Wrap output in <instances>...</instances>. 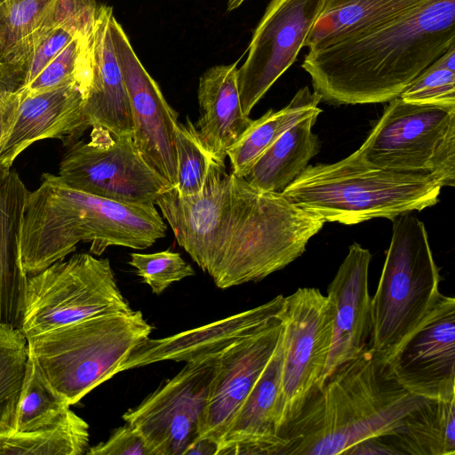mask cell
Returning <instances> with one entry per match:
<instances>
[{
    "mask_svg": "<svg viewBox=\"0 0 455 455\" xmlns=\"http://www.w3.org/2000/svg\"><path fill=\"white\" fill-rule=\"evenodd\" d=\"M152 330L139 310L100 314L27 338L28 353L71 406L116 375Z\"/></svg>",
    "mask_w": 455,
    "mask_h": 455,
    "instance_id": "obj_6",
    "label": "cell"
},
{
    "mask_svg": "<svg viewBox=\"0 0 455 455\" xmlns=\"http://www.w3.org/2000/svg\"><path fill=\"white\" fill-rule=\"evenodd\" d=\"M348 455L398 454L396 450L383 438H372L361 442L348 450Z\"/></svg>",
    "mask_w": 455,
    "mask_h": 455,
    "instance_id": "obj_39",
    "label": "cell"
},
{
    "mask_svg": "<svg viewBox=\"0 0 455 455\" xmlns=\"http://www.w3.org/2000/svg\"><path fill=\"white\" fill-rule=\"evenodd\" d=\"M69 409L66 399L51 386L29 355L11 430L26 432L50 426Z\"/></svg>",
    "mask_w": 455,
    "mask_h": 455,
    "instance_id": "obj_31",
    "label": "cell"
},
{
    "mask_svg": "<svg viewBox=\"0 0 455 455\" xmlns=\"http://www.w3.org/2000/svg\"><path fill=\"white\" fill-rule=\"evenodd\" d=\"M19 102V91L0 104V141L9 128Z\"/></svg>",
    "mask_w": 455,
    "mask_h": 455,
    "instance_id": "obj_40",
    "label": "cell"
},
{
    "mask_svg": "<svg viewBox=\"0 0 455 455\" xmlns=\"http://www.w3.org/2000/svg\"><path fill=\"white\" fill-rule=\"evenodd\" d=\"M155 204H132L94 196L44 173L25 205L20 255L28 275L74 252L80 242L101 255L109 246L144 250L166 235Z\"/></svg>",
    "mask_w": 455,
    "mask_h": 455,
    "instance_id": "obj_3",
    "label": "cell"
},
{
    "mask_svg": "<svg viewBox=\"0 0 455 455\" xmlns=\"http://www.w3.org/2000/svg\"><path fill=\"white\" fill-rule=\"evenodd\" d=\"M411 394L433 400L455 397V299L441 295L424 323L388 362Z\"/></svg>",
    "mask_w": 455,
    "mask_h": 455,
    "instance_id": "obj_15",
    "label": "cell"
},
{
    "mask_svg": "<svg viewBox=\"0 0 455 455\" xmlns=\"http://www.w3.org/2000/svg\"><path fill=\"white\" fill-rule=\"evenodd\" d=\"M317 117L310 116L287 130L263 152L243 179L260 191L283 192L319 152V139L312 131Z\"/></svg>",
    "mask_w": 455,
    "mask_h": 455,
    "instance_id": "obj_26",
    "label": "cell"
},
{
    "mask_svg": "<svg viewBox=\"0 0 455 455\" xmlns=\"http://www.w3.org/2000/svg\"><path fill=\"white\" fill-rule=\"evenodd\" d=\"M92 30L81 31L70 26H60L43 31L34 41L24 64L23 88L30 84L45 65L74 37Z\"/></svg>",
    "mask_w": 455,
    "mask_h": 455,
    "instance_id": "obj_37",
    "label": "cell"
},
{
    "mask_svg": "<svg viewBox=\"0 0 455 455\" xmlns=\"http://www.w3.org/2000/svg\"><path fill=\"white\" fill-rule=\"evenodd\" d=\"M4 0H0V4L3 2Z\"/></svg>",
    "mask_w": 455,
    "mask_h": 455,
    "instance_id": "obj_43",
    "label": "cell"
},
{
    "mask_svg": "<svg viewBox=\"0 0 455 455\" xmlns=\"http://www.w3.org/2000/svg\"><path fill=\"white\" fill-rule=\"evenodd\" d=\"M443 186L434 177L380 169L357 150L333 164L307 165L282 194L325 222L355 225L435 205Z\"/></svg>",
    "mask_w": 455,
    "mask_h": 455,
    "instance_id": "obj_5",
    "label": "cell"
},
{
    "mask_svg": "<svg viewBox=\"0 0 455 455\" xmlns=\"http://www.w3.org/2000/svg\"><path fill=\"white\" fill-rule=\"evenodd\" d=\"M218 355L188 362L172 379L123 415L151 455H187L198 441Z\"/></svg>",
    "mask_w": 455,
    "mask_h": 455,
    "instance_id": "obj_12",
    "label": "cell"
},
{
    "mask_svg": "<svg viewBox=\"0 0 455 455\" xmlns=\"http://www.w3.org/2000/svg\"><path fill=\"white\" fill-rule=\"evenodd\" d=\"M371 259L368 249L352 243L328 286L327 297L333 309L332 339L322 384L338 366L359 355L369 346L372 328Z\"/></svg>",
    "mask_w": 455,
    "mask_h": 455,
    "instance_id": "obj_20",
    "label": "cell"
},
{
    "mask_svg": "<svg viewBox=\"0 0 455 455\" xmlns=\"http://www.w3.org/2000/svg\"><path fill=\"white\" fill-rule=\"evenodd\" d=\"M129 264L152 292L160 295L172 283L196 275L179 252L169 250L154 253H131Z\"/></svg>",
    "mask_w": 455,
    "mask_h": 455,
    "instance_id": "obj_36",
    "label": "cell"
},
{
    "mask_svg": "<svg viewBox=\"0 0 455 455\" xmlns=\"http://www.w3.org/2000/svg\"><path fill=\"white\" fill-rule=\"evenodd\" d=\"M92 31L74 37L21 90L37 92L77 83L89 92L92 78Z\"/></svg>",
    "mask_w": 455,
    "mask_h": 455,
    "instance_id": "obj_33",
    "label": "cell"
},
{
    "mask_svg": "<svg viewBox=\"0 0 455 455\" xmlns=\"http://www.w3.org/2000/svg\"><path fill=\"white\" fill-rule=\"evenodd\" d=\"M110 5L100 4L92 37V78L83 106L86 129L100 127L115 136H132L129 97L111 36Z\"/></svg>",
    "mask_w": 455,
    "mask_h": 455,
    "instance_id": "obj_21",
    "label": "cell"
},
{
    "mask_svg": "<svg viewBox=\"0 0 455 455\" xmlns=\"http://www.w3.org/2000/svg\"><path fill=\"white\" fill-rule=\"evenodd\" d=\"M174 145L177 164L174 188L183 196L197 194L203 188L212 157L202 144L189 117L184 123L176 124Z\"/></svg>",
    "mask_w": 455,
    "mask_h": 455,
    "instance_id": "obj_34",
    "label": "cell"
},
{
    "mask_svg": "<svg viewBox=\"0 0 455 455\" xmlns=\"http://www.w3.org/2000/svg\"><path fill=\"white\" fill-rule=\"evenodd\" d=\"M398 454H455V397L427 399L394 435L383 437Z\"/></svg>",
    "mask_w": 455,
    "mask_h": 455,
    "instance_id": "obj_28",
    "label": "cell"
},
{
    "mask_svg": "<svg viewBox=\"0 0 455 455\" xmlns=\"http://www.w3.org/2000/svg\"><path fill=\"white\" fill-rule=\"evenodd\" d=\"M28 189L20 175L0 166V321L20 328L25 285L20 236Z\"/></svg>",
    "mask_w": 455,
    "mask_h": 455,
    "instance_id": "obj_24",
    "label": "cell"
},
{
    "mask_svg": "<svg viewBox=\"0 0 455 455\" xmlns=\"http://www.w3.org/2000/svg\"><path fill=\"white\" fill-rule=\"evenodd\" d=\"M321 96L307 86L299 89L283 108L269 109L253 120L243 136L229 148L228 157L231 172L245 177L263 152L282 134L303 119L320 115Z\"/></svg>",
    "mask_w": 455,
    "mask_h": 455,
    "instance_id": "obj_27",
    "label": "cell"
},
{
    "mask_svg": "<svg viewBox=\"0 0 455 455\" xmlns=\"http://www.w3.org/2000/svg\"><path fill=\"white\" fill-rule=\"evenodd\" d=\"M325 0H271L256 26L247 57L237 69L241 105L249 116L294 63Z\"/></svg>",
    "mask_w": 455,
    "mask_h": 455,
    "instance_id": "obj_13",
    "label": "cell"
},
{
    "mask_svg": "<svg viewBox=\"0 0 455 455\" xmlns=\"http://www.w3.org/2000/svg\"><path fill=\"white\" fill-rule=\"evenodd\" d=\"M427 399L403 388L369 346L338 366L283 430L280 455H338L394 435Z\"/></svg>",
    "mask_w": 455,
    "mask_h": 455,
    "instance_id": "obj_2",
    "label": "cell"
},
{
    "mask_svg": "<svg viewBox=\"0 0 455 455\" xmlns=\"http://www.w3.org/2000/svg\"><path fill=\"white\" fill-rule=\"evenodd\" d=\"M28 356L20 329L0 321V433L12 427Z\"/></svg>",
    "mask_w": 455,
    "mask_h": 455,
    "instance_id": "obj_32",
    "label": "cell"
},
{
    "mask_svg": "<svg viewBox=\"0 0 455 455\" xmlns=\"http://www.w3.org/2000/svg\"><path fill=\"white\" fill-rule=\"evenodd\" d=\"M86 454L151 455V452L140 433L132 426L125 423L116 428L105 442L89 447Z\"/></svg>",
    "mask_w": 455,
    "mask_h": 455,
    "instance_id": "obj_38",
    "label": "cell"
},
{
    "mask_svg": "<svg viewBox=\"0 0 455 455\" xmlns=\"http://www.w3.org/2000/svg\"><path fill=\"white\" fill-rule=\"evenodd\" d=\"M283 296L208 324L161 339L140 342L116 374L163 361L193 362L220 355L235 342L264 329L282 307Z\"/></svg>",
    "mask_w": 455,
    "mask_h": 455,
    "instance_id": "obj_19",
    "label": "cell"
},
{
    "mask_svg": "<svg viewBox=\"0 0 455 455\" xmlns=\"http://www.w3.org/2000/svg\"><path fill=\"white\" fill-rule=\"evenodd\" d=\"M246 0H228L227 12H230L240 7Z\"/></svg>",
    "mask_w": 455,
    "mask_h": 455,
    "instance_id": "obj_42",
    "label": "cell"
},
{
    "mask_svg": "<svg viewBox=\"0 0 455 455\" xmlns=\"http://www.w3.org/2000/svg\"><path fill=\"white\" fill-rule=\"evenodd\" d=\"M278 318L283 361L275 422L280 437L322 385L332 339V305L318 289L299 288L283 297Z\"/></svg>",
    "mask_w": 455,
    "mask_h": 455,
    "instance_id": "obj_10",
    "label": "cell"
},
{
    "mask_svg": "<svg viewBox=\"0 0 455 455\" xmlns=\"http://www.w3.org/2000/svg\"><path fill=\"white\" fill-rule=\"evenodd\" d=\"M155 204L180 246L206 272L231 208V177L225 163L212 160L197 194L183 196L172 187Z\"/></svg>",
    "mask_w": 455,
    "mask_h": 455,
    "instance_id": "obj_17",
    "label": "cell"
},
{
    "mask_svg": "<svg viewBox=\"0 0 455 455\" xmlns=\"http://www.w3.org/2000/svg\"><path fill=\"white\" fill-rule=\"evenodd\" d=\"M87 93L77 83L37 92L20 90L15 115L0 141V166L11 168L20 153L41 140L74 143L87 130L82 114Z\"/></svg>",
    "mask_w": 455,
    "mask_h": 455,
    "instance_id": "obj_18",
    "label": "cell"
},
{
    "mask_svg": "<svg viewBox=\"0 0 455 455\" xmlns=\"http://www.w3.org/2000/svg\"><path fill=\"white\" fill-rule=\"evenodd\" d=\"M53 0H4L0 4V77L24 85L23 67L33 35Z\"/></svg>",
    "mask_w": 455,
    "mask_h": 455,
    "instance_id": "obj_29",
    "label": "cell"
},
{
    "mask_svg": "<svg viewBox=\"0 0 455 455\" xmlns=\"http://www.w3.org/2000/svg\"><path fill=\"white\" fill-rule=\"evenodd\" d=\"M361 147L367 164L434 177L443 187L455 185V105L408 102L397 97Z\"/></svg>",
    "mask_w": 455,
    "mask_h": 455,
    "instance_id": "obj_8",
    "label": "cell"
},
{
    "mask_svg": "<svg viewBox=\"0 0 455 455\" xmlns=\"http://www.w3.org/2000/svg\"><path fill=\"white\" fill-rule=\"evenodd\" d=\"M231 208L206 273L220 289L259 282L299 258L325 221L282 192L230 172Z\"/></svg>",
    "mask_w": 455,
    "mask_h": 455,
    "instance_id": "obj_4",
    "label": "cell"
},
{
    "mask_svg": "<svg viewBox=\"0 0 455 455\" xmlns=\"http://www.w3.org/2000/svg\"><path fill=\"white\" fill-rule=\"evenodd\" d=\"M282 361L281 332L272 356L219 443L216 455H280L283 442L276 432L275 410Z\"/></svg>",
    "mask_w": 455,
    "mask_h": 455,
    "instance_id": "obj_22",
    "label": "cell"
},
{
    "mask_svg": "<svg viewBox=\"0 0 455 455\" xmlns=\"http://www.w3.org/2000/svg\"><path fill=\"white\" fill-rule=\"evenodd\" d=\"M20 90V87L14 82L0 77V104Z\"/></svg>",
    "mask_w": 455,
    "mask_h": 455,
    "instance_id": "obj_41",
    "label": "cell"
},
{
    "mask_svg": "<svg viewBox=\"0 0 455 455\" xmlns=\"http://www.w3.org/2000/svg\"><path fill=\"white\" fill-rule=\"evenodd\" d=\"M237 69V61L215 65L201 75L198 83L200 115L196 127L205 149L221 163L253 122L242 108Z\"/></svg>",
    "mask_w": 455,
    "mask_h": 455,
    "instance_id": "obj_23",
    "label": "cell"
},
{
    "mask_svg": "<svg viewBox=\"0 0 455 455\" xmlns=\"http://www.w3.org/2000/svg\"><path fill=\"white\" fill-rule=\"evenodd\" d=\"M132 310L108 259L76 253L28 276L20 329L29 338L100 314Z\"/></svg>",
    "mask_w": 455,
    "mask_h": 455,
    "instance_id": "obj_9",
    "label": "cell"
},
{
    "mask_svg": "<svg viewBox=\"0 0 455 455\" xmlns=\"http://www.w3.org/2000/svg\"><path fill=\"white\" fill-rule=\"evenodd\" d=\"M393 221L391 242L371 298L369 347L389 362L436 306L440 274L424 223L410 213Z\"/></svg>",
    "mask_w": 455,
    "mask_h": 455,
    "instance_id": "obj_7",
    "label": "cell"
},
{
    "mask_svg": "<svg viewBox=\"0 0 455 455\" xmlns=\"http://www.w3.org/2000/svg\"><path fill=\"white\" fill-rule=\"evenodd\" d=\"M281 332L277 315L264 329L235 342L219 355L198 441L205 440L218 446L272 356Z\"/></svg>",
    "mask_w": 455,
    "mask_h": 455,
    "instance_id": "obj_16",
    "label": "cell"
},
{
    "mask_svg": "<svg viewBox=\"0 0 455 455\" xmlns=\"http://www.w3.org/2000/svg\"><path fill=\"white\" fill-rule=\"evenodd\" d=\"M399 97L412 103L455 105V46L422 71Z\"/></svg>",
    "mask_w": 455,
    "mask_h": 455,
    "instance_id": "obj_35",
    "label": "cell"
},
{
    "mask_svg": "<svg viewBox=\"0 0 455 455\" xmlns=\"http://www.w3.org/2000/svg\"><path fill=\"white\" fill-rule=\"evenodd\" d=\"M430 0H325L304 47L319 50L363 35Z\"/></svg>",
    "mask_w": 455,
    "mask_h": 455,
    "instance_id": "obj_25",
    "label": "cell"
},
{
    "mask_svg": "<svg viewBox=\"0 0 455 455\" xmlns=\"http://www.w3.org/2000/svg\"><path fill=\"white\" fill-rule=\"evenodd\" d=\"M455 46V0H430L358 36L306 54L302 68L331 104L388 102Z\"/></svg>",
    "mask_w": 455,
    "mask_h": 455,
    "instance_id": "obj_1",
    "label": "cell"
},
{
    "mask_svg": "<svg viewBox=\"0 0 455 455\" xmlns=\"http://www.w3.org/2000/svg\"><path fill=\"white\" fill-rule=\"evenodd\" d=\"M110 36L129 97L134 143L144 160L174 187L178 113L144 68L114 15L110 19Z\"/></svg>",
    "mask_w": 455,
    "mask_h": 455,
    "instance_id": "obj_14",
    "label": "cell"
},
{
    "mask_svg": "<svg viewBox=\"0 0 455 455\" xmlns=\"http://www.w3.org/2000/svg\"><path fill=\"white\" fill-rule=\"evenodd\" d=\"M58 175L75 189L132 204H155L172 187L144 160L132 136L100 127H92L89 141L69 145Z\"/></svg>",
    "mask_w": 455,
    "mask_h": 455,
    "instance_id": "obj_11",
    "label": "cell"
},
{
    "mask_svg": "<svg viewBox=\"0 0 455 455\" xmlns=\"http://www.w3.org/2000/svg\"><path fill=\"white\" fill-rule=\"evenodd\" d=\"M89 439L88 423L69 409L50 426L0 433V455H81L89 449Z\"/></svg>",
    "mask_w": 455,
    "mask_h": 455,
    "instance_id": "obj_30",
    "label": "cell"
}]
</instances>
